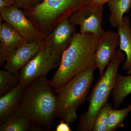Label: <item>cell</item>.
<instances>
[{"label": "cell", "mask_w": 131, "mask_h": 131, "mask_svg": "<svg viewBox=\"0 0 131 131\" xmlns=\"http://www.w3.org/2000/svg\"><path fill=\"white\" fill-rule=\"evenodd\" d=\"M100 37L90 33L74 34L70 44L62 54L57 70L50 80L56 93L76 76L96 68L95 57Z\"/></svg>", "instance_id": "1"}, {"label": "cell", "mask_w": 131, "mask_h": 131, "mask_svg": "<svg viewBox=\"0 0 131 131\" xmlns=\"http://www.w3.org/2000/svg\"><path fill=\"white\" fill-rule=\"evenodd\" d=\"M55 93L50 80L38 78L27 87L14 113L28 119L33 128L50 126L56 118Z\"/></svg>", "instance_id": "2"}, {"label": "cell", "mask_w": 131, "mask_h": 131, "mask_svg": "<svg viewBox=\"0 0 131 131\" xmlns=\"http://www.w3.org/2000/svg\"><path fill=\"white\" fill-rule=\"evenodd\" d=\"M91 0H44L24 13L45 37L59 23L90 4Z\"/></svg>", "instance_id": "3"}, {"label": "cell", "mask_w": 131, "mask_h": 131, "mask_svg": "<svg viewBox=\"0 0 131 131\" xmlns=\"http://www.w3.org/2000/svg\"><path fill=\"white\" fill-rule=\"evenodd\" d=\"M96 69L91 68L76 76L57 93L56 118L69 124L77 119L78 108L86 98L93 82Z\"/></svg>", "instance_id": "4"}, {"label": "cell", "mask_w": 131, "mask_h": 131, "mask_svg": "<svg viewBox=\"0 0 131 131\" xmlns=\"http://www.w3.org/2000/svg\"><path fill=\"white\" fill-rule=\"evenodd\" d=\"M125 53L120 49H117L114 57L106 71L91 91L89 98L88 108L80 117L78 130H92L97 113L102 107L107 103L112 94L119 67L125 61Z\"/></svg>", "instance_id": "5"}, {"label": "cell", "mask_w": 131, "mask_h": 131, "mask_svg": "<svg viewBox=\"0 0 131 131\" xmlns=\"http://www.w3.org/2000/svg\"><path fill=\"white\" fill-rule=\"evenodd\" d=\"M61 58L52 54L44 43L37 55L19 72L20 83L27 87L38 78L45 77L51 70L58 67Z\"/></svg>", "instance_id": "6"}, {"label": "cell", "mask_w": 131, "mask_h": 131, "mask_svg": "<svg viewBox=\"0 0 131 131\" xmlns=\"http://www.w3.org/2000/svg\"><path fill=\"white\" fill-rule=\"evenodd\" d=\"M0 19L12 26L27 42L44 39L40 32L24 13L16 6L0 9Z\"/></svg>", "instance_id": "7"}, {"label": "cell", "mask_w": 131, "mask_h": 131, "mask_svg": "<svg viewBox=\"0 0 131 131\" xmlns=\"http://www.w3.org/2000/svg\"><path fill=\"white\" fill-rule=\"evenodd\" d=\"M104 10V5L89 4L74 13L70 20L75 26H80L79 32L81 34L90 33L101 37L105 32L102 26Z\"/></svg>", "instance_id": "8"}, {"label": "cell", "mask_w": 131, "mask_h": 131, "mask_svg": "<svg viewBox=\"0 0 131 131\" xmlns=\"http://www.w3.org/2000/svg\"><path fill=\"white\" fill-rule=\"evenodd\" d=\"M76 26L69 18L61 21L44 39L45 44L52 54L61 57L70 44L73 35L76 32Z\"/></svg>", "instance_id": "9"}, {"label": "cell", "mask_w": 131, "mask_h": 131, "mask_svg": "<svg viewBox=\"0 0 131 131\" xmlns=\"http://www.w3.org/2000/svg\"><path fill=\"white\" fill-rule=\"evenodd\" d=\"M119 44L118 32L108 30L100 37L95 57L96 68L99 72V79L102 76L106 67L114 57Z\"/></svg>", "instance_id": "10"}, {"label": "cell", "mask_w": 131, "mask_h": 131, "mask_svg": "<svg viewBox=\"0 0 131 131\" xmlns=\"http://www.w3.org/2000/svg\"><path fill=\"white\" fill-rule=\"evenodd\" d=\"M44 43V39L27 42L11 54L6 61L4 69L19 76L20 70L35 57Z\"/></svg>", "instance_id": "11"}, {"label": "cell", "mask_w": 131, "mask_h": 131, "mask_svg": "<svg viewBox=\"0 0 131 131\" xmlns=\"http://www.w3.org/2000/svg\"><path fill=\"white\" fill-rule=\"evenodd\" d=\"M0 21V66L5 64L9 56L27 42L9 24Z\"/></svg>", "instance_id": "12"}, {"label": "cell", "mask_w": 131, "mask_h": 131, "mask_svg": "<svg viewBox=\"0 0 131 131\" xmlns=\"http://www.w3.org/2000/svg\"><path fill=\"white\" fill-rule=\"evenodd\" d=\"M27 87L20 82L14 89L0 97V125L18 107Z\"/></svg>", "instance_id": "13"}, {"label": "cell", "mask_w": 131, "mask_h": 131, "mask_svg": "<svg viewBox=\"0 0 131 131\" xmlns=\"http://www.w3.org/2000/svg\"><path fill=\"white\" fill-rule=\"evenodd\" d=\"M117 28L119 38V49L126 57L123 69L127 71L131 68V25L129 16H124L122 24Z\"/></svg>", "instance_id": "14"}, {"label": "cell", "mask_w": 131, "mask_h": 131, "mask_svg": "<svg viewBox=\"0 0 131 131\" xmlns=\"http://www.w3.org/2000/svg\"><path fill=\"white\" fill-rule=\"evenodd\" d=\"M131 94V74L123 76L117 73L114 88L111 94L114 109H117L125 98Z\"/></svg>", "instance_id": "15"}, {"label": "cell", "mask_w": 131, "mask_h": 131, "mask_svg": "<svg viewBox=\"0 0 131 131\" xmlns=\"http://www.w3.org/2000/svg\"><path fill=\"white\" fill-rule=\"evenodd\" d=\"M107 3L110 13L108 21L113 28H117L122 24L124 15L130 9L131 0H111Z\"/></svg>", "instance_id": "16"}, {"label": "cell", "mask_w": 131, "mask_h": 131, "mask_svg": "<svg viewBox=\"0 0 131 131\" xmlns=\"http://www.w3.org/2000/svg\"><path fill=\"white\" fill-rule=\"evenodd\" d=\"M32 128L30 121L14 113L10 115L3 124L0 125L1 131H27Z\"/></svg>", "instance_id": "17"}, {"label": "cell", "mask_w": 131, "mask_h": 131, "mask_svg": "<svg viewBox=\"0 0 131 131\" xmlns=\"http://www.w3.org/2000/svg\"><path fill=\"white\" fill-rule=\"evenodd\" d=\"M131 112V104L121 110L112 109L108 116L106 131H114L124 127V121Z\"/></svg>", "instance_id": "18"}, {"label": "cell", "mask_w": 131, "mask_h": 131, "mask_svg": "<svg viewBox=\"0 0 131 131\" xmlns=\"http://www.w3.org/2000/svg\"><path fill=\"white\" fill-rule=\"evenodd\" d=\"M20 82L19 76L6 70L0 71L1 96L14 89Z\"/></svg>", "instance_id": "19"}, {"label": "cell", "mask_w": 131, "mask_h": 131, "mask_svg": "<svg viewBox=\"0 0 131 131\" xmlns=\"http://www.w3.org/2000/svg\"><path fill=\"white\" fill-rule=\"evenodd\" d=\"M112 109V104L109 102L102 107L96 115L92 131H106L108 116Z\"/></svg>", "instance_id": "20"}, {"label": "cell", "mask_w": 131, "mask_h": 131, "mask_svg": "<svg viewBox=\"0 0 131 131\" xmlns=\"http://www.w3.org/2000/svg\"><path fill=\"white\" fill-rule=\"evenodd\" d=\"M16 6L22 9L34 8L44 0H14Z\"/></svg>", "instance_id": "21"}, {"label": "cell", "mask_w": 131, "mask_h": 131, "mask_svg": "<svg viewBox=\"0 0 131 131\" xmlns=\"http://www.w3.org/2000/svg\"><path fill=\"white\" fill-rule=\"evenodd\" d=\"M16 6L14 0H0V9Z\"/></svg>", "instance_id": "22"}, {"label": "cell", "mask_w": 131, "mask_h": 131, "mask_svg": "<svg viewBox=\"0 0 131 131\" xmlns=\"http://www.w3.org/2000/svg\"><path fill=\"white\" fill-rule=\"evenodd\" d=\"M72 130L69 126V124L67 122L61 120L59 124L56 127V131H71Z\"/></svg>", "instance_id": "23"}, {"label": "cell", "mask_w": 131, "mask_h": 131, "mask_svg": "<svg viewBox=\"0 0 131 131\" xmlns=\"http://www.w3.org/2000/svg\"><path fill=\"white\" fill-rule=\"evenodd\" d=\"M111 0H91L90 5L97 6V5H104L105 3Z\"/></svg>", "instance_id": "24"}, {"label": "cell", "mask_w": 131, "mask_h": 131, "mask_svg": "<svg viewBox=\"0 0 131 131\" xmlns=\"http://www.w3.org/2000/svg\"><path fill=\"white\" fill-rule=\"evenodd\" d=\"M127 74L129 75L131 74V68L129 70L127 71Z\"/></svg>", "instance_id": "25"}]
</instances>
